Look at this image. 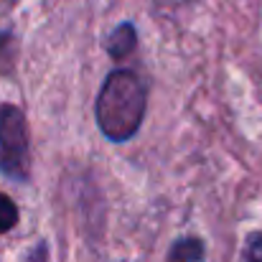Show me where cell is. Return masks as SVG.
<instances>
[{
	"mask_svg": "<svg viewBox=\"0 0 262 262\" xmlns=\"http://www.w3.org/2000/svg\"><path fill=\"white\" fill-rule=\"evenodd\" d=\"M145 115V87L130 69H117L99 89L94 117L104 138L112 143L130 140Z\"/></svg>",
	"mask_w": 262,
	"mask_h": 262,
	"instance_id": "obj_1",
	"label": "cell"
},
{
	"mask_svg": "<svg viewBox=\"0 0 262 262\" xmlns=\"http://www.w3.org/2000/svg\"><path fill=\"white\" fill-rule=\"evenodd\" d=\"M31 166L26 117L15 104H0V173L10 181H26Z\"/></svg>",
	"mask_w": 262,
	"mask_h": 262,
	"instance_id": "obj_2",
	"label": "cell"
},
{
	"mask_svg": "<svg viewBox=\"0 0 262 262\" xmlns=\"http://www.w3.org/2000/svg\"><path fill=\"white\" fill-rule=\"evenodd\" d=\"M138 43V33L133 28V23H122L117 26V31H112V36L107 38V51L112 59H125Z\"/></svg>",
	"mask_w": 262,
	"mask_h": 262,
	"instance_id": "obj_3",
	"label": "cell"
},
{
	"mask_svg": "<svg viewBox=\"0 0 262 262\" xmlns=\"http://www.w3.org/2000/svg\"><path fill=\"white\" fill-rule=\"evenodd\" d=\"M204 260V242L196 237H183L173 242L171 252H168V262H201Z\"/></svg>",
	"mask_w": 262,
	"mask_h": 262,
	"instance_id": "obj_4",
	"label": "cell"
},
{
	"mask_svg": "<svg viewBox=\"0 0 262 262\" xmlns=\"http://www.w3.org/2000/svg\"><path fill=\"white\" fill-rule=\"evenodd\" d=\"M15 222H18V209H15V204H13L5 193H0V234L8 232V229H13Z\"/></svg>",
	"mask_w": 262,
	"mask_h": 262,
	"instance_id": "obj_5",
	"label": "cell"
},
{
	"mask_svg": "<svg viewBox=\"0 0 262 262\" xmlns=\"http://www.w3.org/2000/svg\"><path fill=\"white\" fill-rule=\"evenodd\" d=\"M245 262H262V232L250 234L247 250H245Z\"/></svg>",
	"mask_w": 262,
	"mask_h": 262,
	"instance_id": "obj_6",
	"label": "cell"
}]
</instances>
